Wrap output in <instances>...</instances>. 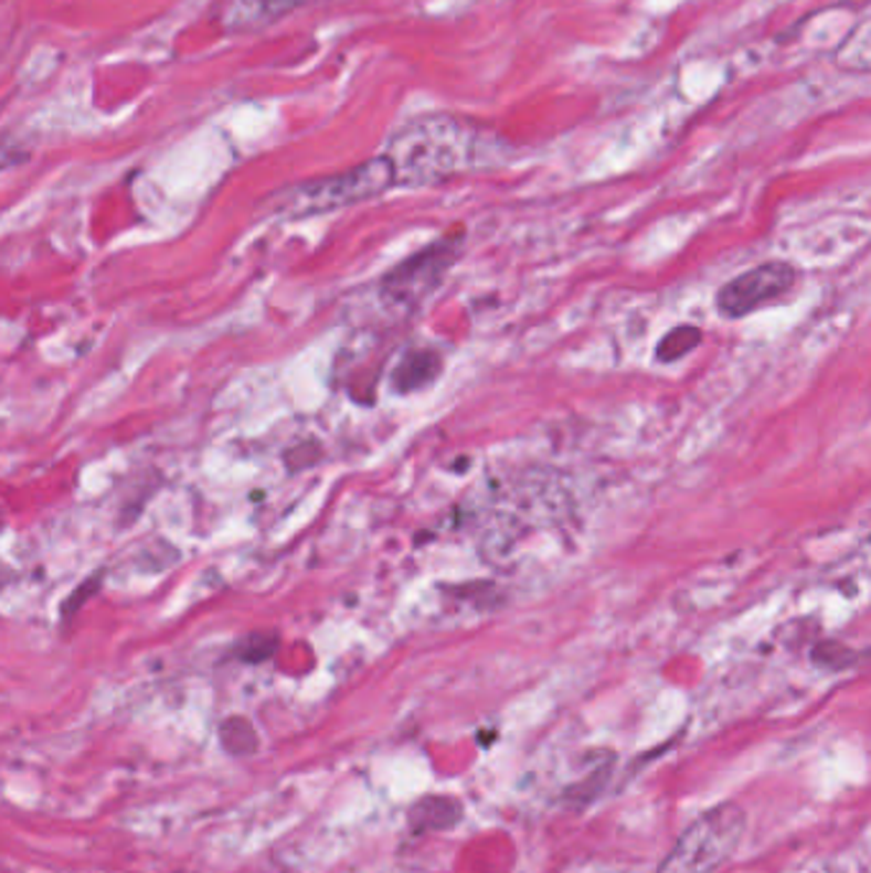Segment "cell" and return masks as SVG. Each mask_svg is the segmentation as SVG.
Masks as SVG:
<instances>
[{
    "label": "cell",
    "mask_w": 871,
    "mask_h": 873,
    "mask_svg": "<svg viewBox=\"0 0 871 873\" xmlns=\"http://www.w3.org/2000/svg\"><path fill=\"white\" fill-rule=\"evenodd\" d=\"M476 138L453 118H422L399 130L384 153L394 184L445 182L476 161Z\"/></svg>",
    "instance_id": "6da1fadb"
},
{
    "label": "cell",
    "mask_w": 871,
    "mask_h": 873,
    "mask_svg": "<svg viewBox=\"0 0 871 873\" xmlns=\"http://www.w3.org/2000/svg\"><path fill=\"white\" fill-rule=\"evenodd\" d=\"M746 832V812L723 802L700 815L659 863L657 873H713L736 853Z\"/></svg>",
    "instance_id": "7a4b0ae2"
},
{
    "label": "cell",
    "mask_w": 871,
    "mask_h": 873,
    "mask_svg": "<svg viewBox=\"0 0 871 873\" xmlns=\"http://www.w3.org/2000/svg\"><path fill=\"white\" fill-rule=\"evenodd\" d=\"M389 187H394L392 167H389L386 157H376L361 167L343 171V174L291 187L289 192H284L282 210L291 212V215H317V212L348 207L355 205V202L371 200L376 194L386 192Z\"/></svg>",
    "instance_id": "3957f363"
},
{
    "label": "cell",
    "mask_w": 871,
    "mask_h": 873,
    "mask_svg": "<svg viewBox=\"0 0 871 873\" xmlns=\"http://www.w3.org/2000/svg\"><path fill=\"white\" fill-rule=\"evenodd\" d=\"M797 272L789 264H779V260H772V264H762L752 268V272L736 276L729 284H723L719 297H715V305H719V312L723 317H731V320H739L754 309H760L769 301H775L779 297L795 287Z\"/></svg>",
    "instance_id": "277c9868"
},
{
    "label": "cell",
    "mask_w": 871,
    "mask_h": 873,
    "mask_svg": "<svg viewBox=\"0 0 871 873\" xmlns=\"http://www.w3.org/2000/svg\"><path fill=\"white\" fill-rule=\"evenodd\" d=\"M455 258H458V246L450 241H437L392 268L384 284H381V289L399 305H417L419 299H425L443 281L445 272L453 266Z\"/></svg>",
    "instance_id": "5b68a950"
},
{
    "label": "cell",
    "mask_w": 871,
    "mask_h": 873,
    "mask_svg": "<svg viewBox=\"0 0 871 873\" xmlns=\"http://www.w3.org/2000/svg\"><path fill=\"white\" fill-rule=\"evenodd\" d=\"M463 812H466V807L458 797H450V795H427L417 799L410 807V828L412 832H417V835H425V832H445V830H453L458 828L463 822Z\"/></svg>",
    "instance_id": "8992f818"
},
{
    "label": "cell",
    "mask_w": 871,
    "mask_h": 873,
    "mask_svg": "<svg viewBox=\"0 0 871 873\" xmlns=\"http://www.w3.org/2000/svg\"><path fill=\"white\" fill-rule=\"evenodd\" d=\"M439 371H443L439 353H435V350H412L396 363L392 386L396 394H414V391L427 388L437 379Z\"/></svg>",
    "instance_id": "52a82bcc"
},
{
    "label": "cell",
    "mask_w": 871,
    "mask_h": 873,
    "mask_svg": "<svg viewBox=\"0 0 871 873\" xmlns=\"http://www.w3.org/2000/svg\"><path fill=\"white\" fill-rule=\"evenodd\" d=\"M700 340H703V334H700L698 328H675L657 345V358L659 361H667V363L680 361L682 355L693 353V350L700 345Z\"/></svg>",
    "instance_id": "ba28073f"
},
{
    "label": "cell",
    "mask_w": 871,
    "mask_h": 873,
    "mask_svg": "<svg viewBox=\"0 0 871 873\" xmlns=\"http://www.w3.org/2000/svg\"><path fill=\"white\" fill-rule=\"evenodd\" d=\"M220 738H223V746L235 756L251 754V750H254L258 744L254 725H251L248 721H243V717H231V721L223 723V728H220Z\"/></svg>",
    "instance_id": "9c48e42d"
},
{
    "label": "cell",
    "mask_w": 871,
    "mask_h": 873,
    "mask_svg": "<svg viewBox=\"0 0 871 873\" xmlns=\"http://www.w3.org/2000/svg\"><path fill=\"white\" fill-rule=\"evenodd\" d=\"M276 651V636L274 634H251L246 639L238 641V647H235V657L241 659V662H248V664H258L268 659Z\"/></svg>",
    "instance_id": "30bf717a"
},
{
    "label": "cell",
    "mask_w": 871,
    "mask_h": 873,
    "mask_svg": "<svg viewBox=\"0 0 871 873\" xmlns=\"http://www.w3.org/2000/svg\"><path fill=\"white\" fill-rule=\"evenodd\" d=\"M26 159H29V151L23 149L19 141H13V138H8V136H0V171L19 167Z\"/></svg>",
    "instance_id": "8fae6325"
},
{
    "label": "cell",
    "mask_w": 871,
    "mask_h": 873,
    "mask_svg": "<svg viewBox=\"0 0 871 873\" xmlns=\"http://www.w3.org/2000/svg\"><path fill=\"white\" fill-rule=\"evenodd\" d=\"M302 3H307V0H258V6H262L264 11L272 13V15L287 13V11H291V8L302 6Z\"/></svg>",
    "instance_id": "7c38bea8"
},
{
    "label": "cell",
    "mask_w": 871,
    "mask_h": 873,
    "mask_svg": "<svg viewBox=\"0 0 871 873\" xmlns=\"http://www.w3.org/2000/svg\"><path fill=\"white\" fill-rule=\"evenodd\" d=\"M6 577H11V573H8L6 567H0V587H3L6 583H11V581H6Z\"/></svg>",
    "instance_id": "4fadbf2b"
}]
</instances>
